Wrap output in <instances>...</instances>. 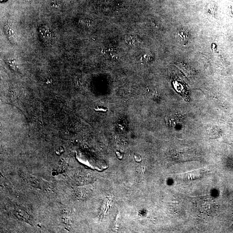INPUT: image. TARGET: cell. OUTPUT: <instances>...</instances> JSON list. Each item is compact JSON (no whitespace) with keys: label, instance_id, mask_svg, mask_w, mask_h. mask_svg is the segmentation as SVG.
<instances>
[{"label":"cell","instance_id":"cell-6","mask_svg":"<svg viewBox=\"0 0 233 233\" xmlns=\"http://www.w3.org/2000/svg\"><path fill=\"white\" fill-rule=\"evenodd\" d=\"M5 1V0H1V1Z\"/></svg>","mask_w":233,"mask_h":233},{"label":"cell","instance_id":"cell-5","mask_svg":"<svg viewBox=\"0 0 233 233\" xmlns=\"http://www.w3.org/2000/svg\"><path fill=\"white\" fill-rule=\"evenodd\" d=\"M177 66L179 69H180L186 75H190V68L187 64H184V63L179 62L178 63V64H177Z\"/></svg>","mask_w":233,"mask_h":233},{"label":"cell","instance_id":"cell-4","mask_svg":"<svg viewBox=\"0 0 233 233\" xmlns=\"http://www.w3.org/2000/svg\"><path fill=\"white\" fill-rule=\"evenodd\" d=\"M172 125L174 126L181 125L184 121V117L181 114H175L172 117Z\"/></svg>","mask_w":233,"mask_h":233},{"label":"cell","instance_id":"cell-2","mask_svg":"<svg viewBox=\"0 0 233 233\" xmlns=\"http://www.w3.org/2000/svg\"><path fill=\"white\" fill-rule=\"evenodd\" d=\"M189 32L185 29H181L178 33V37L183 44L186 45L188 43L189 39Z\"/></svg>","mask_w":233,"mask_h":233},{"label":"cell","instance_id":"cell-3","mask_svg":"<svg viewBox=\"0 0 233 233\" xmlns=\"http://www.w3.org/2000/svg\"><path fill=\"white\" fill-rule=\"evenodd\" d=\"M126 43L131 45H137L139 44V40L137 36L132 35H126L125 37Z\"/></svg>","mask_w":233,"mask_h":233},{"label":"cell","instance_id":"cell-1","mask_svg":"<svg viewBox=\"0 0 233 233\" xmlns=\"http://www.w3.org/2000/svg\"><path fill=\"white\" fill-rule=\"evenodd\" d=\"M4 31L6 36L11 43H15L17 41V36L15 30L9 24L5 25L4 27Z\"/></svg>","mask_w":233,"mask_h":233}]
</instances>
